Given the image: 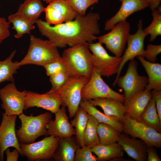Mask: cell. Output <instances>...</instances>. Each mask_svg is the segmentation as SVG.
Listing matches in <instances>:
<instances>
[{
	"mask_svg": "<svg viewBox=\"0 0 161 161\" xmlns=\"http://www.w3.org/2000/svg\"><path fill=\"white\" fill-rule=\"evenodd\" d=\"M99 14L90 12L84 16L78 14L73 20L54 26L38 19L36 22L41 35L48 38L57 48L72 47L89 44L97 39L100 31Z\"/></svg>",
	"mask_w": 161,
	"mask_h": 161,
	"instance_id": "cell-1",
	"label": "cell"
},
{
	"mask_svg": "<svg viewBox=\"0 0 161 161\" xmlns=\"http://www.w3.org/2000/svg\"><path fill=\"white\" fill-rule=\"evenodd\" d=\"M88 44H80L63 51L61 61L70 77L83 76L90 79L93 66L92 54L90 52Z\"/></svg>",
	"mask_w": 161,
	"mask_h": 161,
	"instance_id": "cell-2",
	"label": "cell"
},
{
	"mask_svg": "<svg viewBox=\"0 0 161 161\" xmlns=\"http://www.w3.org/2000/svg\"><path fill=\"white\" fill-rule=\"evenodd\" d=\"M58 48L49 40H43L33 35H30V44L27 52L19 62L20 66L34 64L44 66L60 60L61 56Z\"/></svg>",
	"mask_w": 161,
	"mask_h": 161,
	"instance_id": "cell-3",
	"label": "cell"
},
{
	"mask_svg": "<svg viewBox=\"0 0 161 161\" xmlns=\"http://www.w3.org/2000/svg\"><path fill=\"white\" fill-rule=\"evenodd\" d=\"M51 113L47 112L34 116H27L23 113L19 115L21 126L16 130V133L19 143H32L41 136H48L45 127L52 120Z\"/></svg>",
	"mask_w": 161,
	"mask_h": 161,
	"instance_id": "cell-4",
	"label": "cell"
},
{
	"mask_svg": "<svg viewBox=\"0 0 161 161\" xmlns=\"http://www.w3.org/2000/svg\"><path fill=\"white\" fill-rule=\"evenodd\" d=\"M89 80L83 76L70 77L67 82L56 91L62 99L61 106L67 107L71 118L75 117L80 106L82 89Z\"/></svg>",
	"mask_w": 161,
	"mask_h": 161,
	"instance_id": "cell-5",
	"label": "cell"
},
{
	"mask_svg": "<svg viewBox=\"0 0 161 161\" xmlns=\"http://www.w3.org/2000/svg\"><path fill=\"white\" fill-rule=\"evenodd\" d=\"M148 82V77L139 75L137 71V63L134 59L130 60L125 74L119 77L114 82L122 89L124 92L125 102L136 94L144 91Z\"/></svg>",
	"mask_w": 161,
	"mask_h": 161,
	"instance_id": "cell-6",
	"label": "cell"
},
{
	"mask_svg": "<svg viewBox=\"0 0 161 161\" xmlns=\"http://www.w3.org/2000/svg\"><path fill=\"white\" fill-rule=\"evenodd\" d=\"M99 42L88 44L92 54L93 68L102 76L109 77L117 74L122 57L110 55Z\"/></svg>",
	"mask_w": 161,
	"mask_h": 161,
	"instance_id": "cell-7",
	"label": "cell"
},
{
	"mask_svg": "<svg viewBox=\"0 0 161 161\" xmlns=\"http://www.w3.org/2000/svg\"><path fill=\"white\" fill-rule=\"evenodd\" d=\"M59 139L55 135H50L36 142L20 143V146L23 155L28 160L47 161L52 159L58 145Z\"/></svg>",
	"mask_w": 161,
	"mask_h": 161,
	"instance_id": "cell-8",
	"label": "cell"
},
{
	"mask_svg": "<svg viewBox=\"0 0 161 161\" xmlns=\"http://www.w3.org/2000/svg\"><path fill=\"white\" fill-rule=\"evenodd\" d=\"M97 98H112L124 103L125 101L124 95L112 89L93 68L91 76L82 89L81 99L89 100Z\"/></svg>",
	"mask_w": 161,
	"mask_h": 161,
	"instance_id": "cell-9",
	"label": "cell"
},
{
	"mask_svg": "<svg viewBox=\"0 0 161 161\" xmlns=\"http://www.w3.org/2000/svg\"><path fill=\"white\" fill-rule=\"evenodd\" d=\"M130 24L126 21L115 24L107 33L98 37V42L105 45L106 48L115 56H122L129 35Z\"/></svg>",
	"mask_w": 161,
	"mask_h": 161,
	"instance_id": "cell-10",
	"label": "cell"
},
{
	"mask_svg": "<svg viewBox=\"0 0 161 161\" xmlns=\"http://www.w3.org/2000/svg\"><path fill=\"white\" fill-rule=\"evenodd\" d=\"M123 128L124 133L140 138L147 145L158 148L161 147V133L126 115L123 123Z\"/></svg>",
	"mask_w": 161,
	"mask_h": 161,
	"instance_id": "cell-11",
	"label": "cell"
},
{
	"mask_svg": "<svg viewBox=\"0 0 161 161\" xmlns=\"http://www.w3.org/2000/svg\"><path fill=\"white\" fill-rule=\"evenodd\" d=\"M61 97L56 91L50 90L43 94L26 90L24 110L30 108H41L55 114L62 104Z\"/></svg>",
	"mask_w": 161,
	"mask_h": 161,
	"instance_id": "cell-12",
	"label": "cell"
},
{
	"mask_svg": "<svg viewBox=\"0 0 161 161\" xmlns=\"http://www.w3.org/2000/svg\"><path fill=\"white\" fill-rule=\"evenodd\" d=\"M14 83L11 82L0 89L1 106L8 115H19L24 109L26 90L19 91Z\"/></svg>",
	"mask_w": 161,
	"mask_h": 161,
	"instance_id": "cell-13",
	"label": "cell"
},
{
	"mask_svg": "<svg viewBox=\"0 0 161 161\" xmlns=\"http://www.w3.org/2000/svg\"><path fill=\"white\" fill-rule=\"evenodd\" d=\"M17 115H8L2 114V118L0 125V161L4 160V153L6 149L13 147L17 149L20 154L24 156L16 137L15 125Z\"/></svg>",
	"mask_w": 161,
	"mask_h": 161,
	"instance_id": "cell-14",
	"label": "cell"
},
{
	"mask_svg": "<svg viewBox=\"0 0 161 161\" xmlns=\"http://www.w3.org/2000/svg\"><path fill=\"white\" fill-rule=\"evenodd\" d=\"M137 30L134 34H130L127 41V47L123 56L118 69L115 82L120 76V73L125 64L128 61L138 56L144 58L145 51L144 48V41L147 35L143 28V21L140 19L137 25Z\"/></svg>",
	"mask_w": 161,
	"mask_h": 161,
	"instance_id": "cell-15",
	"label": "cell"
},
{
	"mask_svg": "<svg viewBox=\"0 0 161 161\" xmlns=\"http://www.w3.org/2000/svg\"><path fill=\"white\" fill-rule=\"evenodd\" d=\"M61 106L55 114V120H51L46 126L48 135H55L62 138L71 137L75 134V129L66 113V108Z\"/></svg>",
	"mask_w": 161,
	"mask_h": 161,
	"instance_id": "cell-16",
	"label": "cell"
},
{
	"mask_svg": "<svg viewBox=\"0 0 161 161\" xmlns=\"http://www.w3.org/2000/svg\"><path fill=\"white\" fill-rule=\"evenodd\" d=\"M121 4L117 12L106 22L105 30H110L118 22L126 21L134 13L143 10L149 7L143 0H121Z\"/></svg>",
	"mask_w": 161,
	"mask_h": 161,
	"instance_id": "cell-17",
	"label": "cell"
},
{
	"mask_svg": "<svg viewBox=\"0 0 161 161\" xmlns=\"http://www.w3.org/2000/svg\"><path fill=\"white\" fill-rule=\"evenodd\" d=\"M120 133L118 143L131 157L137 161H147V145L141 140L130 138Z\"/></svg>",
	"mask_w": 161,
	"mask_h": 161,
	"instance_id": "cell-18",
	"label": "cell"
},
{
	"mask_svg": "<svg viewBox=\"0 0 161 161\" xmlns=\"http://www.w3.org/2000/svg\"><path fill=\"white\" fill-rule=\"evenodd\" d=\"M88 101L94 106L101 108L105 114L116 118L123 124L126 115L123 102L111 98H97Z\"/></svg>",
	"mask_w": 161,
	"mask_h": 161,
	"instance_id": "cell-19",
	"label": "cell"
},
{
	"mask_svg": "<svg viewBox=\"0 0 161 161\" xmlns=\"http://www.w3.org/2000/svg\"><path fill=\"white\" fill-rule=\"evenodd\" d=\"M152 97L151 91L145 89L124 103L126 115L137 120Z\"/></svg>",
	"mask_w": 161,
	"mask_h": 161,
	"instance_id": "cell-20",
	"label": "cell"
},
{
	"mask_svg": "<svg viewBox=\"0 0 161 161\" xmlns=\"http://www.w3.org/2000/svg\"><path fill=\"white\" fill-rule=\"evenodd\" d=\"M59 138L58 145L52 159L55 161H74L75 152L81 147L75 136Z\"/></svg>",
	"mask_w": 161,
	"mask_h": 161,
	"instance_id": "cell-21",
	"label": "cell"
},
{
	"mask_svg": "<svg viewBox=\"0 0 161 161\" xmlns=\"http://www.w3.org/2000/svg\"><path fill=\"white\" fill-rule=\"evenodd\" d=\"M144 67L148 76L145 90H161V64L151 62L140 56L137 57Z\"/></svg>",
	"mask_w": 161,
	"mask_h": 161,
	"instance_id": "cell-22",
	"label": "cell"
},
{
	"mask_svg": "<svg viewBox=\"0 0 161 161\" xmlns=\"http://www.w3.org/2000/svg\"><path fill=\"white\" fill-rule=\"evenodd\" d=\"M45 8L41 0H26L20 5L14 14L34 24Z\"/></svg>",
	"mask_w": 161,
	"mask_h": 161,
	"instance_id": "cell-23",
	"label": "cell"
},
{
	"mask_svg": "<svg viewBox=\"0 0 161 161\" xmlns=\"http://www.w3.org/2000/svg\"><path fill=\"white\" fill-rule=\"evenodd\" d=\"M80 106L88 114L95 118L99 123L108 124L120 133L123 132V124L120 122L115 117L108 116L102 113L88 100H81Z\"/></svg>",
	"mask_w": 161,
	"mask_h": 161,
	"instance_id": "cell-24",
	"label": "cell"
},
{
	"mask_svg": "<svg viewBox=\"0 0 161 161\" xmlns=\"http://www.w3.org/2000/svg\"><path fill=\"white\" fill-rule=\"evenodd\" d=\"M91 149L99 161H105L123 157L124 153L122 146L118 142L108 145L100 144Z\"/></svg>",
	"mask_w": 161,
	"mask_h": 161,
	"instance_id": "cell-25",
	"label": "cell"
},
{
	"mask_svg": "<svg viewBox=\"0 0 161 161\" xmlns=\"http://www.w3.org/2000/svg\"><path fill=\"white\" fill-rule=\"evenodd\" d=\"M161 132V120L158 114L154 98L152 97L139 118L137 120Z\"/></svg>",
	"mask_w": 161,
	"mask_h": 161,
	"instance_id": "cell-26",
	"label": "cell"
},
{
	"mask_svg": "<svg viewBox=\"0 0 161 161\" xmlns=\"http://www.w3.org/2000/svg\"><path fill=\"white\" fill-rule=\"evenodd\" d=\"M88 116L89 114L80 106L73 119L70 122L72 126L75 127V138L80 147L84 145V135Z\"/></svg>",
	"mask_w": 161,
	"mask_h": 161,
	"instance_id": "cell-27",
	"label": "cell"
},
{
	"mask_svg": "<svg viewBox=\"0 0 161 161\" xmlns=\"http://www.w3.org/2000/svg\"><path fill=\"white\" fill-rule=\"evenodd\" d=\"M16 52V50L13 51L4 60L0 61V84L5 81L15 82L13 75L21 67L19 61H12Z\"/></svg>",
	"mask_w": 161,
	"mask_h": 161,
	"instance_id": "cell-28",
	"label": "cell"
},
{
	"mask_svg": "<svg viewBox=\"0 0 161 161\" xmlns=\"http://www.w3.org/2000/svg\"><path fill=\"white\" fill-rule=\"evenodd\" d=\"M99 123L93 116L89 114L88 120L84 135V145L92 148L100 144L97 133Z\"/></svg>",
	"mask_w": 161,
	"mask_h": 161,
	"instance_id": "cell-29",
	"label": "cell"
},
{
	"mask_svg": "<svg viewBox=\"0 0 161 161\" xmlns=\"http://www.w3.org/2000/svg\"><path fill=\"white\" fill-rule=\"evenodd\" d=\"M8 19L10 23L13 24L12 29L16 32L14 37L16 38H21L25 34H30L31 31L35 28L34 24L14 14L9 15Z\"/></svg>",
	"mask_w": 161,
	"mask_h": 161,
	"instance_id": "cell-30",
	"label": "cell"
},
{
	"mask_svg": "<svg viewBox=\"0 0 161 161\" xmlns=\"http://www.w3.org/2000/svg\"><path fill=\"white\" fill-rule=\"evenodd\" d=\"M97 133L100 144L108 145L118 142L120 133L108 124L99 123Z\"/></svg>",
	"mask_w": 161,
	"mask_h": 161,
	"instance_id": "cell-31",
	"label": "cell"
},
{
	"mask_svg": "<svg viewBox=\"0 0 161 161\" xmlns=\"http://www.w3.org/2000/svg\"><path fill=\"white\" fill-rule=\"evenodd\" d=\"M49 5L62 16L64 22L73 20L78 14L66 0H53Z\"/></svg>",
	"mask_w": 161,
	"mask_h": 161,
	"instance_id": "cell-32",
	"label": "cell"
},
{
	"mask_svg": "<svg viewBox=\"0 0 161 161\" xmlns=\"http://www.w3.org/2000/svg\"><path fill=\"white\" fill-rule=\"evenodd\" d=\"M152 21L147 28L143 29L147 35H150V42L153 41L157 37L161 35V6L152 10Z\"/></svg>",
	"mask_w": 161,
	"mask_h": 161,
	"instance_id": "cell-33",
	"label": "cell"
},
{
	"mask_svg": "<svg viewBox=\"0 0 161 161\" xmlns=\"http://www.w3.org/2000/svg\"><path fill=\"white\" fill-rule=\"evenodd\" d=\"M77 13L81 16L86 15L87 9L98 3L99 0H66Z\"/></svg>",
	"mask_w": 161,
	"mask_h": 161,
	"instance_id": "cell-34",
	"label": "cell"
},
{
	"mask_svg": "<svg viewBox=\"0 0 161 161\" xmlns=\"http://www.w3.org/2000/svg\"><path fill=\"white\" fill-rule=\"evenodd\" d=\"M49 77L52 85L50 90L54 91H57L60 89L67 82L70 78L66 71L59 72Z\"/></svg>",
	"mask_w": 161,
	"mask_h": 161,
	"instance_id": "cell-35",
	"label": "cell"
},
{
	"mask_svg": "<svg viewBox=\"0 0 161 161\" xmlns=\"http://www.w3.org/2000/svg\"><path fill=\"white\" fill-rule=\"evenodd\" d=\"M44 12L45 13L46 21L49 24L55 25L64 22L62 16L49 5L45 7Z\"/></svg>",
	"mask_w": 161,
	"mask_h": 161,
	"instance_id": "cell-36",
	"label": "cell"
},
{
	"mask_svg": "<svg viewBox=\"0 0 161 161\" xmlns=\"http://www.w3.org/2000/svg\"><path fill=\"white\" fill-rule=\"evenodd\" d=\"M91 148L84 145L76 150L74 161H97V158L92 154Z\"/></svg>",
	"mask_w": 161,
	"mask_h": 161,
	"instance_id": "cell-37",
	"label": "cell"
},
{
	"mask_svg": "<svg viewBox=\"0 0 161 161\" xmlns=\"http://www.w3.org/2000/svg\"><path fill=\"white\" fill-rule=\"evenodd\" d=\"M144 58L151 62H154L157 60V56L161 52V45L148 44L145 50Z\"/></svg>",
	"mask_w": 161,
	"mask_h": 161,
	"instance_id": "cell-38",
	"label": "cell"
},
{
	"mask_svg": "<svg viewBox=\"0 0 161 161\" xmlns=\"http://www.w3.org/2000/svg\"><path fill=\"white\" fill-rule=\"evenodd\" d=\"M44 67L47 75L49 76L59 72L66 71V67L61 59L47 64Z\"/></svg>",
	"mask_w": 161,
	"mask_h": 161,
	"instance_id": "cell-39",
	"label": "cell"
},
{
	"mask_svg": "<svg viewBox=\"0 0 161 161\" xmlns=\"http://www.w3.org/2000/svg\"><path fill=\"white\" fill-rule=\"evenodd\" d=\"M10 24L4 18L0 17V44L10 35L9 30Z\"/></svg>",
	"mask_w": 161,
	"mask_h": 161,
	"instance_id": "cell-40",
	"label": "cell"
},
{
	"mask_svg": "<svg viewBox=\"0 0 161 161\" xmlns=\"http://www.w3.org/2000/svg\"><path fill=\"white\" fill-rule=\"evenodd\" d=\"M147 161H161V160L157 153L156 148L147 145L146 151Z\"/></svg>",
	"mask_w": 161,
	"mask_h": 161,
	"instance_id": "cell-41",
	"label": "cell"
},
{
	"mask_svg": "<svg viewBox=\"0 0 161 161\" xmlns=\"http://www.w3.org/2000/svg\"><path fill=\"white\" fill-rule=\"evenodd\" d=\"M151 93L155 100L158 114L161 120V90H152Z\"/></svg>",
	"mask_w": 161,
	"mask_h": 161,
	"instance_id": "cell-42",
	"label": "cell"
},
{
	"mask_svg": "<svg viewBox=\"0 0 161 161\" xmlns=\"http://www.w3.org/2000/svg\"><path fill=\"white\" fill-rule=\"evenodd\" d=\"M7 156V161H17L19 156L18 151L15 149L12 151H10L9 148L5 151Z\"/></svg>",
	"mask_w": 161,
	"mask_h": 161,
	"instance_id": "cell-43",
	"label": "cell"
},
{
	"mask_svg": "<svg viewBox=\"0 0 161 161\" xmlns=\"http://www.w3.org/2000/svg\"><path fill=\"white\" fill-rule=\"evenodd\" d=\"M148 4L151 10L157 9L160 5L161 0H143Z\"/></svg>",
	"mask_w": 161,
	"mask_h": 161,
	"instance_id": "cell-44",
	"label": "cell"
},
{
	"mask_svg": "<svg viewBox=\"0 0 161 161\" xmlns=\"http://www.w3.org/2000/svg\"><path fill=\"white\" fill-rule=\"evenodd\" d=\"M44 1L46 2L47 3H49L53 0H43Z\"/></svg>",
	"mask_w": 161,
	"mask_h": 161,
	"instance_id": "cell-45",
	"label": "cell"
},
{
	"mask_svg": "<svg viewBox=\"0 0 161 161\" xmlns=\"http://www.w3.org/2000/svg\"><path fill=\"white\" fill-rule=\"evenodd\" d=\"M120 1V2L121 1V0H119Z\"/></svg>",
	"mask_w": 161,
	"mask_h": 161,
	"instance_id": "cell-46",
	"label": "cell"
}]
</instances>
